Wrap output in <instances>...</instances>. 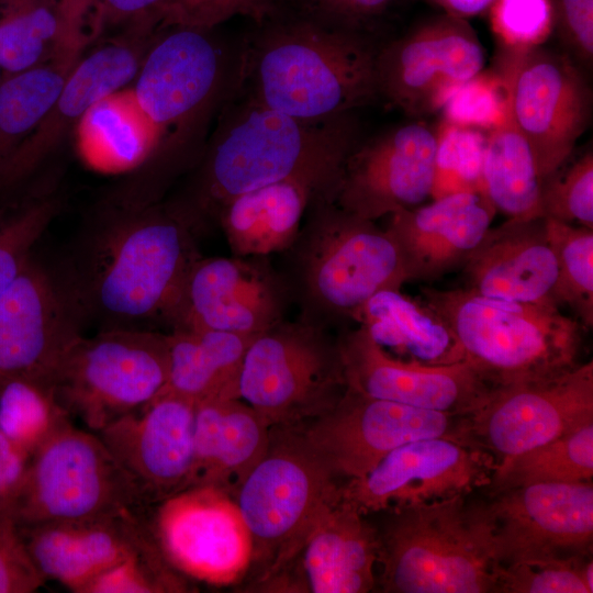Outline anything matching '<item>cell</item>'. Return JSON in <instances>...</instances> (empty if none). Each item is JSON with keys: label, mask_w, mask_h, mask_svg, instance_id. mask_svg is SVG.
Here are the masks:
<instances>
[{"label": "cell", "mask_w": 593, "mask_h": 593, "mask_svg": "<svg viewBox=\"0 0 593 593\" xmlns=\"http://www.w3.org/2000/svg\"><path fill=\"white\" fill-rule=\"evenodd\" d=\"M74 131L80 159L94 171L118 175L148 166L161 188L174 178L164 163L159 133L132 88L98 99Z\"/></svg>", "instance_id": "f1b7e54d"}, {"label": "cell", "mask_w": 593, "mask_h": 593, "mask_svg": "<svg viewBox=\"0 0 593 593\" xmlns=\"http://www.w3.org/2000/svg\"><path fill=\"white\" fill-rule=\"evenodd\" d=\"M55 0H0V67L21 72L67 54H82Z\"/></svg>", "instance_id": "e575fe53"}, {"label": "cell", "mask_w": 593, "mask_h": 593, "mask_svg": "<svg viewBox=\"0 0 593 593\" xmlns=\"http://www.w3.org/2000/svg\"><path fill=\"white\" fill-rule=\"evenodd\" d=\"M436 138L432 198L461 191L483 192L482 165L488 134L441 121Z\"/></svg>", "instance_id": "b9f144b4"}, {"label": "cell", "mask_w": 593, "mask_h": 593, "mask_svg": "<svg viewBox=\"0 0 593 593\" xmlns=\"http://www.w3.org/2000/svg\"><path fill=\"white\" fill-rule=\"evenodd\" d=\"M60 208L57 189L46 182L25 192L0 221V296L33 256Z\"/></svg>", "instance_id": "ab89813d"}, {"label": "cell", "mask_w": 593, "mask_h": 593, "mask_svg": "<svg viewBox=\"0 0 593 593\" xmlns=\"http://www.w3.org/2000/svg\"><path fill=\"white\" fill-rule=\"evenodd\" d=\"M343 495L318 519L291 562L259 588L268 591L367 593L377 586L378 536Z\"/></svg>", "instance_id": "d4e9b609"}, {"label": "cell", "mask_w": 593, "mask_h": 593, "mask_svg": "<svg viewBox=\"0 0 593 593\" xmlns=\"http://www.w3.org/2000/svg\"><path fill=\"white\" fill-rule=\"evenodd\" d=\"M540 216L593 230L592 150L541 181Z\"/></svg>", "instance_id": "ee69618b"}, {"label": "cell", "mask_w": 593, "mask_h": 593, "mask_svg": "<svg viewBox=\"0 0 593 593\" xmlns=\"http://www.w3.org/2000/svg\"><path fill=\"white\" fill-rule=\"evenodd\" d=\"M377 584L385 593L495 592L484 503L467 495L382 512Z\"/></svg>", "instance_id": "8992f818"}, {"label": "cell", "mask_w": 593, "mask_h": 593, "mask_svg": "<svg viewBox=\"0 0 593 593\" xmlns=\"http://www.w3.org/2000/svg\"><path fill=\"white\" fill-rule=\"evenodd\" d=\"M153 506L148 529L165 559L187 579L230 585L249 572L253 540L231 494L193 485Z\"/></svg>", "instance_id": "5bb4252c"}, {"label": "cell", "mask_w": 593, "mask_h": 593, "mask_svg": "<svg viewBox=\"0 0 593 593\" xmlns=\"http://www.w3.org/2000/svg\"><path fill=\"white\" fill-rule=\"evenodd\" d=\"M160 197L142 187L102 204L54 272L81 324L171 326L204 230L181 199Z\"/></svg>", "instance_id": "6da1fadb"}, {"label": "cell", "mask_w": 593, "mask_h": 593, "mask_svg": "<svg viewBox=\"0 0 593 593\" xmlns=\"http://www.w3.org/2000/svg\"><path fill=\"white\" fill-rule=\"evenodd\" d=\"M253 338L220 331L171 329L168 333V380L164 390L195 404L211 399L239 398L242 365Z\"/></svg>", "instance_id": "d6a6232c"}, {"label": "cell", "mask_w": 593, "mask_h": 593, "mask_svg": "<svg viewBox=\"0 0 593 593\" xmlns=\"http://www.w3.org/2000/svg\"><path fill=\"white\" fill-rule=\"evenodd\" d=\"M354 323L398 359L427 366L466 360L449 326L419 299L401 290L387 289L373 294L357 312Z\"/></svg>", "instance_id": "4dcf8cb0"}, {"label": "cell", "mask_w": 593, "mask_h": 593, "mask_svg": "<svg viewBox=\"0 0 593 593\" xmlns=\"http://www.w3.org/2000/svg\"><path fill=\"white\" fill-rule=\"evenodd\" d=\"M436 130L417 121L360 142L348 156L334 202L376 221L432 197Z\"/></svg>", "instance_id": "ffe728a7"}, {"label": "cell", "mask_w": 593, "mask_h": 593, "mask_svg": "<svg viewBox=\"0 0 593 593\" xmlns=\"http://www.w3.org/2000/svg\"><path fill=\"white\" fill-rule=\"evenodd\" d=\"M288 282L268 257H203L186 279L170 331L228 332L255 337L286 320Z\"/></svg>", "instance_id": "d6986e66"}, {"label": "cell", "mask_w": 593, "mask_h": 593, "mask_svg": "<svg viewBox=\"0 0 593 593\" xmlns=\"http://www.w3.org/2000/svg\"><path fill=\"white\" fill-rule=\"evenodd\" d=\"M489 10L500 47L540 46L555 29L550 0H494Z\"/></svg>", "instance_id": "7dc6e473"}, {"label": "cell", "mask_w": 593, "mask_h": 593, "mask_svg": "<svg viewBox=\"0 0 593 593\" xmlns=\"http://www.w3.org/2000/svg\"><path fill=\"white\" fill-rule=\"evenodd\" d=\"M81 327L54 271L32 256L0 296V384L14 378L51 381Z\"/></svg>", "instance_id": "7402d4cb"}, {"label": "cell", "mask_w": 593, "mask_h": 593, "mask_svg": "<svg viewBox=\"0 0 593 593\" xmlns=\"http://www.w3.org/2000/svg\"><path fill=\"white\" fill-rule=\"evenodd\" d=\"M45 581L26 548L11 507L0 505V593H32Z\"/></svg>", "instance_id": "c3c4849f"}, {"label": "cell", "mask_w": 593, "mask_h": 593, "mask_svg": "<svg viewBox=\"0 0 593 593\" xmlns=\"http://www.w3.org/2000/svg\"><path fill=\"white\" fill-rule=\"evenodd\" d=\"M26 548L46 580L76 593L98 575L155 542L143 512L20 527Z\"/></svg>", "instance_id": "4316f807"}, {"label": "cell", "mask_w": 593, "mask_h": 593, "mask_svg": "<svg viewBox=\"0 0 593 593\" xmlns=\"http://www.w3.org/2000/svg\"><path fill=\"white\" fill-rule=\"evenodd\" d=\"M360 142L354 113L304 121L234 90L199 159L193 186L180 199L205 231L227 201L277 182H296L314 198L334 201L346 160Z\"/></svg>", "instance_id": "7a4b0ae2"}, {"label": "cell", "mask_w": 593, "mask_h": 593, "mask_svg": "<svg viewBox=\"0 0 593 593\" xmlns=\"http://www.w3.org/2000/svg\"><path fill=\"white\" fill-rule=\"evenodd\" d=\"M593 478V423L495 466L494 491L530 483H583Z\"/></svg>", "instance_id": "8d00e7d4"}, {"label": "cell", "mask_w": 593, "mask_h": 593, "mask_svg": "<svg viewBox=\"0 0 593 593\" xmlns=\"http://www.w3.org/2000/svg\"><path fill=\"white\" fill-rule=\"evenodd\" d=\"M195 403L163 390L98 432L147 508L190 485Z\"/></svg>", "instance_id": "44dd1931"}, {"label": "cell", "mask_w": 593, "mask_h": 593, "mask_svg": "<svg viewBox=\"0 0 593 593\" xmlns=\"http://www.w3.org/2000/svg\"><path fill=\"white\" fill-rule=\"evenodd\" d=\"M277 13L237 58L235 91L304 121L354 113L379 97L378 49L361 32Z\"/></svg>", "instance_id": "3957f363"}, {"label": "cell", "mask_w": 593, "mask_h": 593, "mask_svg": "<svg viewBox=\"0 0 593 593\" xmlns=\"http://www.w3.org/2000/svg\"><path fill=\"white\" fill-rule=\"evenodd\" d=\"M287 0H167L157 31L182 26L213 30L221 23L240 15L264 22L279 10Z\"/></svg>", "instance_id": "bcb514c9"}, {"label": "cell", "mask_w": 593, "mask_h": 593, "mask_svg": "<svg viewBox=\"0 0 593 593\" xmlns=\"http://www.w3.org/2000/svg\"><path fill=\"white\" fill-rule=\"evenodd\" d=\"M346 385L371 398L470 415L494 387L468 360L427 366L384 351L359 325L338 331Z\"/></svg>", "instance_id": "603a6c76"}, {"label": "cell", "mask_w": 593, "mask_h": 593, "mask_svg": "<svg viewBox=\"0 0 593 593\" xmlns=\"http://www.w3.org/2000/svg\"><path fill=\"white\" fill-rule=\"evenodd\" d=\"M343 481L306 441L301 424L271 426L267 451L235 494L250 532L256 583L281 572L322 515L343 495Z\"/></svg>", "instance_id": "ba28073f"}, {"label": "cell", "mask_w": 593, "mask_h": 593, "mask_svg": "<svg viewBox=\"0 0 593 593\" xmlns=\"http://www.w3.org/2000/svg\"><path fill=\"white\" fill-rule=\"evenodd\" d=\"M82 54H67L0 80V174L58 98Z\"/></svg>", "instance_id": "d590c367"}, {"label": "cell", "mask_w": 593, "mask_h": 593, "mask_svg": "<svg viewBox=\"0 0 593 593\" xmlns=\"http://www.w3.org/2000/svg\"><path fill=\"white\" fill-rule=\"evenodd\" d=\"M144 510L133 482L98 434L71 422L32 455L11 506L20 527Z\"/></svg>", "instance_id": "8fae6325"}, {"label": "cell", "mask_w": 593, "mask_h": 593, "mask_svg": "<svg viewBox=\"0 0 593 593\" xmlns=\"http://www.w3.org/2000/svg\"><path fill=\"white\" fill-rule=\"evenodd\" d=\"M69 422L51 381L14 378L0 384V432L31 456Z\"/></svg>", "instance_id": "74e56055"}, {"label": "cell", "mask_w": 593, "mask_h": 593, "mask_svg": "<svg viewBox=\"0 0 593 593\" xmlns=\"http://www.w3.org/2000/svg\"><path fill=\"white\" fill-rule=\"evenodd\" d=\"M0 69H1V67H0ZM1 78H2V77H0V80H1Z\"/></svg>", "instance_id": "9f6ffc18"}, {"label": "cell", "mask_w": 593, "mask_h": 593, "mask_svg": "<svg viewBox=\"0 0 593 593\" xmlns=\"http://www.w3.org/2000/svg\"><path fill=\"white\" fill-rule=\"evenodd\" d=\"M484 65V48L471 25L446 14L378 49V92L410 116L426 115L440 110Z\"/></svg>", "instance_id": "e0dca14e"}, {"label": "cell", "mask_w": 593, "mask_h": 593, "mask_svg": "<svg viewBox=\"0 0 593 593\" xmlns=\"http://www.w3.org/2000/svg\"><path fill=\"white\" fill-rule=\"evenodd\" d=\"M72 44L85 49L91 43V25L99 0H55Z\"/></svg>", "instance_id": "db71d44e"}, {"label": "cell", "mask_w": 593, "mask_h": 593, "mask_svg": "<svg viewBox=\"0 0 593 593\" xmlns=\"http://www.w3.org/2000/svg\"><path fill=\"white\" fill-rule=\"evenodd\" d=\"M494 458L449 437L417 439L388 454L365 477L343 483V496L369 515L468 495L490 485Z\"/></svg>", "instance_id": "2e32d148"}, {"label": "cell", "mask_w": 593, "mask_h": 593, "mask_svg": "<svg viewBox=\"0 0 593 593\" xmlns=\"http://www.w3.org/2000/svg\"><path fill=\"white\" fill-rule=\"evenodd\" d=\"M446 11V14L469 18L489 9L494 0H432Z\"/></svg>", "instance_id": "11a10c76"}, {"label": "cell", "mask_w": 593, "mask_h": 593, "mask_svg": "<svg viewBox=\"0 0 593 593\" xmlns=\"http://www.w3.org/2000/svg\"><path fill=\"white\" fill-rule=\"evenodd\" d=\"M440 110L444 122L489 133L505 122L508 104L497 74L483 69L455 89Z\"/></svg>", "instance_id": "f6af8a7d"}, {"label": "cell", "mask_w": 593, "mask_h": 593, "mask_svg": "<svg viewBox=\"0 0 593 593\" xmlns=\"http://www.w3.org/2000/svg\"><path fill=\"white\" fill-rule=\"evenodd\" d=\"M556 257L553 301L568 305L580 324L593 326V230L546 219Z\"/></svg>", "instance_id": "f35d334b"}, {"label": "cell", "mask_w": 593, "mask_h": 593, "mask_svg": "<svg viewBox=\"0 0 593 593\" xmlns=\"http://www.w3.org/2000/svg\"><path fill=\"white\" fill-rule=\"evenodd\" d=\"M484 510L499 566L591 553L592 482H541L497 490Z\"/></svg>", "instance_id": "ac0fdd59"}, {"label": "cell", "mask_w": 593, "mask_h": 593, "mask_svg": "<svg viewBox=\"0 0 593 593\" xmlns=\"http://www.w3.org/2000/svg\"><path fill=\"white\" fill-rule=\"evenodd\" d=\"M495 466L593 423V361L548 379L494 388L468 416Z\"/></svg>", "instance_id": "9a60e30c"}, {"label": "cell", "mask_w": 593, "mask_h": 593, "mask_svg": "<svg viewBox=\"0 0 593 593\" xmlns=\"http://www.w3.org/2000/svg\"><path fill=\"white\" fill-rule=\"evenodd\" d=\"M482 183L483 193L506 219L541 217L536 160L510 111L505 122L488 133Z\"/></svg>", "instance_id": "836d02e7"}, {"label": "cell", "mask_w": 593, "mask_h": 593, "mask_svg": "<svg viewBox=\"0 0 593 593\" xmlns=\"http://www.w3.org/2000/svg\"><path fill=\"white\" fill-rule=\"evenodd\" d=\"M168 333L114 327L80 334L51 383L70 417L98 433L155 399L168 380Z\"/></svg>", "instance_id": "9c48e42d"}, {"label": "cell", "mask_w": 593, "mask_h": 593, "mask_svg": "<svg viewBox=\"0 0 593 593\" xmlns=\"http://www.w3.org/2000/svg\"><path fill=\"white\" fill-rule=\"evenodd\" d=\"M282 270L300 317L338 331L379 291L407 281L399 247L385 228L323 197L310 201Z\"/></svg>", "instance_id": "277c9868"}, {"label": "cell", "mask_w": 593, "mask_h": 593, "mask_svg": "<svg viewBox=\"0 0 593 593\" xmlns=\"http://www.w3.org/2000/svg\"><path fill=\"white\" fill-rule=\"evenodd\" d=\"M469 415L418 409L362 394L349 387L325 413L301 424L309 445L343 482L369 473L406 443L449 437L475 444Z\"/></svg>", "instance_id": "4fadbf2b"}, {"label": "cell", "mask_w": 593, "mask_h": 593, "mask_svg": "<svg viewBox=\"0 0 593 593\" xmlns=\"http://www.w3.org/2000/svg\"><path fill=\"white\" fill-rule=\"evenodd\" d=\"M298 11L334 26L359 31L393 0H293Z\"/></svg>", "instance_id": "816d5d0a"}, {"label": "cell", "mask_w": 593, "mask_h": 593, "mask_svg": "<svg viewBox=\"0 0 593 593\" xmlns=\"http://www.w3.org/2000/svg\"><path fill=\"white\" fill-rule=\"evenodd\" d=\"M312 191L296 182H277L240 193L219 210V224L232 255L268 257L294 242Z\"/></svg>", "instance_id": "1f68e13d"}, {"label": "cell", "mask_w": 593, "mask_h": 593, "mask_svg": "<svg viewBox=\"0 0 593 593\" xmlns=\"http://www.w3.org/2000/svg\"><path fill=\"white\" fill-rule=\"evenodd\" d=\"M167 0H99L91 25V42L109 31L115 36L152 37Z\"/></svg>", "instance_id": "681fc988"}, {"label": "cell", "mask_w": 593, "mask_h": 593, "mask_svg": "<svg viewBox=\"0 0 593 593\" xmlns=\"http://www.w3.org/2000/svg\"><path fill=\"white\" fill-rule=\"evenodd\" d=\"M495 209L483 192L461 191L388 215L407 281L438 280L462 267L491 227Z\"/></svg>", "instance_id": "484cf974"}, {"label": "cell", "mask_w": 593, "mask_h": 593, "mask_svg": "<svg viewBox=\"0 0 593 593\" xmlns=\"http://www.w3.org/2000/svg\"><path fill=\"white\" fill-rule=\"evenodd\" d=\"M236 76L237 60L212 30L156 32L132 89L159 133L170 172L199 161L210 123L234 92Z\"/></svg>", "instance_id": "52a82bcc"}, {"label": "cell", "mask_w": 593, "mask_h": 593, "mask_svg": "<svg viewBox=\"0 0 593 593\" xmlns=\"http://www.w3.org/2000/svg\"><path fill=\"white\" fill-rule=\"evenodd\" d=\"M462 268L466 288L479 294L558 306L556 257L544 217L491 226Z\"/></svg>", "instance_id": "83f0119b"}, {"label": "cell", "mask_w": 593, "mask_h": 593, "mask_svg": "<svg viewBox=\"0 0 593 593\" xmlns=\"http://www.w3.org/2000/svg\"><path fill=\"white\" fill-rule=\"evenodd\" d=\"M495 575V592L501 593L593 592V562L589 555L496 566Z\"/></svg>", "instance_id": "60d3db41"}, {"label": "cell", "mask_w": 593, "mask_h": 593, "mask_svg": "<svg viewBox=\"0 0 593 593\" xmlns=\"http://www.w3.org/2000/svg\"><path fill=\"white\" fill-rule=\"evenodd\" d=\"M270 427L239 398L197 403L189 488L213 485L235 497L245 478L267 451Z\"/></svg>", "instance_id": "f546056e"}, {"label": "cell", "mask_w": 593, "mask_h": 593, "mask_svg": "<svg viewBox=\"0 0 593 593\" xmlns=\"http://www.w3.org/2000/svg\"><path fill=\"white\" fill-rule=\"evenodd\" d=\"M31 455L0 432V505L11 507L24 481Z\"/></svg>", "instance_id": "f5cc1de1"}, {"label": "cell", "mask_w": 593, "mask_h": 593, "mask_svg": "<svg viewBox=\"0 0 593 593\" xmlns=\"http://www.w3.org/2000/svg\"><path fill=\"white\" fill-rule=\"evenodd\" d=\"M553 24L567 53L579 66L593 61V0H550Z\"/></svg>", "instance_id": "f907efd6"}, {"label": "cell", "mask_w": 593, "mask_h": 593, "mask_svg": "<svg viewBox=\"0 0 593 593\" xmlns=\"http://www.w3.org/2000/svg\"><path fill=\"white\" fill-rule=\"evenodd\" d=\"M419 300L460 343L466 360L494 388L561 374L580 363V322L559 306L424 288Z\"/></svg>", "instance_id": "5b68a950"}, {"label": "cell", "mask_w": 593, "mask_h": 593, "mask_svg": "<svg viewBox=\"0 0 593 593\" xmlns=\"http://www.w3.org/2000/svg\"><path fill=\"white\" fill-rule=\"evenodd\" d=\"M511 118L527 141L542 181L566 163L592 118V89L567 54L540 46L499 47L493 69Z\"/></svg>", "instance_id": "7c38bea8"}, {"label": "cell", "mask_w": 593, "mask_h": 593, "mask_svg": "<svg viewBox=\"0 0 593 593\" xmlns=\"http://www.w3.org/2000/svg\"><path fill=\"white\" fill-rule=\"evenodd\" d=\"M338 334L302 317L255 336L245 353L239 398L269 426L304 424L346 390Z\"/></svg>", "instance_id": "30bf717a"}, {"label": "cell", "mask_w": 593, "mask_h": 593, "mask_svg": "<svg viewBox=\"0 0 593 593\" xmlns=\"http://www.w3.org/2000/svg\"><path fill=\"white\" fill-rule=\"evenodd\" d=\"M152 40L114 36L79 58L56 101L1 171L0 201L30 182L89 107L134 80Z\"/></svg>", "instance_id": "cb8c5ba5"}, {"label": "cell", "mask_w": 593, "mask_h": 593, "mask_svg": "<svg viewBox=\"0 0 593 593\" xmlns=\"http://www.w3.org/2000/svg\"><path fill=\"white\" fill-rule=\"evenodd\" d=\"M184 575L163 556L156 542L131 555L92 580L83 593L190 592Z\"/></svg>", "instance_id": "7bdbcfd3"}]
</instances>
